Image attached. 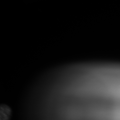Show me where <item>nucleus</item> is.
I'll return each instance as SVG.
<instances>
[{"mask_svg":"<svg viewBox=\"0 0 120 120\" xmlns=\"http://www.w3.org/2000/svg\"><path fill=\"white\" fill-rule=\"evenodd\" d=\"M1 108V110L2 111L1 113L2 114L1 120H8L11 115V109L8 106L4 105Z\"/></svg>","mask_w":120,"mask_h":120,"instance_id":"nucleus-1","label":"nucleus"}]
</instances>
